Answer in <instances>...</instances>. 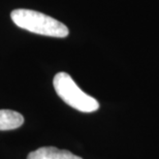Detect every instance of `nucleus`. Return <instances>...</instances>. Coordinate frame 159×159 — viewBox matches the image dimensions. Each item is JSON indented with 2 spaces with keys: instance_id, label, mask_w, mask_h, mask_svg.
Returning <instances> with one entry per match:
<instances>
[{
  "instance_id": "f257e3e1",
  "label": "nucleus",
  "mask_w": 159,
  "mask_h": 159,
  "mask_svg": "<svg viewBox=\"0 0 159 159\" xmlns=\"http://www.w3.org/2000/svg\"><path fill=\"white\" fill-rule=\"evenodd\" d=\"M11 18L18 27L35 34L63 39L69 33L63 23L36 11L18 8L11 11Z\"/></svg>"
},
{
  "instance_id": "f03ea898",
  "label": "nucleus",
  "mask_w": 159,
  "mask_h": 159,
  "mask_svg": "<svg viewBox=\"0 0 159 159\" xmlns=\"http://www.w3.org/2000/svg\"><path fill=\"white\" fill-rule=\"evenodd\" d=\"M57 95L66 104L83 113H92L99 109L98 101L86 94L66 72H58L53 80Z\"/></svg>"
},
{
  "instance_id": "7ed1b4c3",
  "label": "nucleus",
  "mask_w": 159,
  "mask_h": 159,
  "mask_svg": "<svg viewBox=\"0 0 159 159\" xmlns=\"http://www.w3.org/2000/svg\"><path fill=\"white\" fill-rule=\"evenodd\" d=\"M27 159H83L67 150L55 147H41L28 154Z\"/></svg>"
},
{
  "instance_id": "20e7f679",
  "label": "nucleus",
  "mask_w": 159,
  "mask_h": 159,
  "mask_svg": "<svg viewBox=\"0 0 159 159\" xmlns=\"http://www.w3.org/2000/svg\"><path fill=\"white\" fill-rule=\"evenodd\" d=\"M24 117L20 113L11 110H0V130H12L21 127Z\"/></svg>"
}]
</instances>
